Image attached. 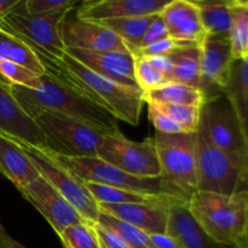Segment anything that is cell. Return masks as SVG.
<instances>
[{"instance_id":"obj_26","label":"cell","mask_w":248,"mask_h":248,"mask_svg":"<svg viewBox=\"0 0 248 248\" xmlns=\"http://www.w3.org/2000/svg\"><path fill=\"white\" fill-rule=\"evenodd\" d=\"M0 61L17 63L38 75L45 74V68L35 51L18 36L0 28Z\"/></svg>"},{"instance_id":"obj_32","label":"cell","mask_w":248,"mask_h":248,"mask_svg":"<svg viewBox=\"0 0 248 248\" xmlns=\"http://www.w3.org/2000/svg\"><path fill=\"white\" fill-rule=\"evenodd\" d=\"M154 104L160 111L166 114L174 123L178 124L186 133L198 132L202 107L186 106V104Z\"/></svg>"},{"instance_id":"obj_25","label":"cell","mask_w":248,"mask_h":248,"mask_svg":"<svg viewBox=\"0 0 248 248\" xmlns=\"http://www.w3.org/2000/svg\"><path fill=\"white\" fill-rule=\"evenodd\" d=\"M143 102L159 104H186L202 107L205 97L200 89L181 82L170 81L156 89L143 92Z\"/></svg>"},{"instance_id":"obj_15","label":"cell","mask_w":248,"mask_h":248,"mask_svg":"<svg viewBox=\"0 0 248 248\" xmlns=\"http://www.w3.org/2000/svg\"><path fill=\"white\" fill-rule=\"evenodd\" d=\"M70 17L65 18L63 40L65 48L74 47L87 51H128L126 44L119 36L98 22Z\"/></svg>"},{"instance_id":"obj_5","label":"cell","mask_w":248,"mask_h":248,"mask_svg":"<svg viewBox=\"0 0 248 248\" xmlns=\"http://www.w3.org/2000/svg\"><path fill=\"white\" fill-rule=\"evenodd\" d=\"M198 190L232 195L248 191V154L213 147L201 128L196 132Z\"/></svg>"},{"instance_id":"obj_3","label":"cell","mask_w":248,"mask_h":248,"mask_svg":"<svg viewBox=\"0 0 248 248\" xmlns=\"http://www.w3.org/2000/svg\"><path fill=\"white\" fill-rule=\"evenodd\" d=\"M188 207L206 234L222 246H241L248 216V191L232 195L196 190Z\"/></svg>"},{"instance_id":"obj_35","label":"cell","mask_w":248,"mask_h":248,"mask_svg":"<svg viewBox=\"0 0 248 248\" xmlns=\"http://www.w3.org/2000/svg\"><path fill=\"white\" fill-rule=\"evenodd\" d=\"M194 45H199V44L186 43V41H178L174 40V39L172 38H167L142 48H127L133 57H137V56H145V57H149V56L156 55H172V53H174L176 51L182 50V48L186 47H190V46Z\"/></svg>"},{"instance_id":"obj_17","label":"cell","mask_w":248,"mask_h":248,"mask_svg":"<svg viewBox=\"0 0 248 248\" xmlns=\"http://www.w3.org/2000/svg\"><path fill=\"white\" fill-rule=\"evenodd\" d=\"M171 0H99L80 2L74 9L78 18L92 22L126 17L153 16L164 10Z\"/></svg>"},{"instance_id":"obj_40","label":"cell","mask_w":248,"mask_h":248,"mask_svg":"<svg viewBox=\"0 0 248 248\" xmlns=\"http://www.w3.org/2000/svg\"><path fill=\"white\" fill-rule=\"evenodd\" d=\"M148 61L152 63L153 67L166 79L167 82L172 81L173 79V61H172L171 55H156L147 57Z\"/></svg>"},{"instance_id":"obj_34","label":"cell","mask_w":248,"mask_h":248,"mask_svg":"<svg viewBox=\"0 0 248 248\" xmlns=\"http://www.w3.org/2000/svg\"><path fill=\"white\" fill-rule=\"evenodd\" d=\"M135 58V79L138 87L143 92L156 89L166 84V79L155 69L145 56H137Z\"/></svg>"},{"instance_id":"obj_2","label":"cell","mask_w":248,"mask_h":248,"mask_svg":"<svg viewBox=\"0 0 248 248\" xmlns=\"http://www.w3.org/2000/svg\"><path fill=\"white\" fill-rule=\"evenodd\" d=\"M35 51V50H34ZM45 72L58 75L77 87L91 101L98 104L118 120L137 126L143 107V91L123 86L98 75L65 53L61 61L52 60L35 51Z\"/></svg>"},{"instance_id":"obj_33","label":"cell","mask_w":248,"mask_h":248,"mask_svg":"<svg viewBox=\"0 0 248 248\" xmlns=\"http://www.w3.org/2000/svg\"><path fill=\"white\" fill-rule=\"evenodd\" d=\"M58 237L64 248H101L93 224L78 223L65 228Z\"/></svg>"},{"instance_id":"obj_44","label":"cell","mask_w":248,"mask_h":248,"mask_svg":"<svg viewBox=\"0 0 248 248\" xmlns=\"http://www.w3.org/2000/svg\"><path fill=\"white\" fill-rule=\"evenodd\" d=\"M241 248H248V216H247V222H246V228H245L244 237H242L241 242Z\"/></svg>"},{"instance_id":"obj_29","label":"cell","mask_w":248,"mask_h":248,"mask_svg":"<svg viewBox=\"0 0 248 248\" xmlns=\"http://www.w3.org/2000/svg\"><path fill=\"white\" fill-rule=\"evenodd\" d=\"M232 27L229 41L234 60L248 56V10L242 7L237 0H230Z\"/></svg>"},{"instance_id":"obj_37","label":"cell","mask_w":248,"mask_h":248,"mask_svg":"<svg viewBox=\"0 0 248 248\" xmlns=\"http://www.w3.org/2000/svg\"><path fill=\"white\" fill-rule=\"evenodd\" d=\"M148 106V116H149L150 123L154 125L156 132L160 133H169V135H173V133H186L178 124L174 123L172 119H170L166 114L160 111L154 104L147 103Z\"/></svg>"},{"instance_id":"obj_30","label":"cell","mask_w":248,"mask_h":248,"mask_svg":"<svg viewBox=\"0 0 248 248\" xmlns=\"http://www.w3.org/2000/svg\"><path fill=\"white\" fill-rule=\"evenodd\" d=\"M97 223H101V224H104L115 230L125 240L130 248H157L150 239L149 234L108 215V213L101 212Z\"/></svg>"},{"instance_id":"obj_45","label":"cell","mask_w":248,"mask_h":248,"mask_svg":"<svg viewBox=\"0 0 248 248\" xmlns=\"http://www.w3.org/2000/svg\"><path fill=\"white\" fill-rule=\"evenodd\" d=\"M239 1V4L241 5L242 7H245V9L248 10V0H237Z\"/></svg>"},{"instance_id":"obj_38","label":"cell","mask_w":248,"mask_h":248,"mask_svg":"<svg viewBox=\"0 0 248 248\" xmlns=\"http://www.w3.org/2000/svg\"><path fill=\"white\" fill-rule=\"evenodd\" d=\"M93 229L98 237L101 248H130L125 240L111 228L101 223H94Z\"/></svg>"},{"instance_id":"obj_22","label":"cell","mask_w":248,"mask_h":248,"mask_svg":"<svg viewBox=\"0 0 248 248\" xmlns=\"http://www.w3.org/2000/svg\"><path fill=\"white\" fill-rule=\"evenodd\" d=\"M223 94L248 140V56L232 61Z\"/></svg>"},{"instance_id":"obj_12","label":"cell","mask_w":248,"mask_h":248,"mask_svg":"<svg viewBox=\"0 0 248 248\" xmlns=\"http://www.w3.org/2000/svg\"><path fill=\"white\" fill-rule=\"evenodd\" d=\"M18 191L41 213L57 235L69 225L86 222L41 174Z\"/></svg>"},{"instance_id":"obj_31","label":"cell","mask_w":248,"mask_h":248,"mask_svg":"<svg viewBox=\"0 0 248 248\" xmlns=\"http://www.w3.org/2000/svg\"><path fill=\"white\" fill-rule=\"evenodd\" d=\"M0 81L7 86L38 90L41 86V75L17 63L0 61Z\"/></svg>"},{"instance_id":"obj_46","label":"cell","mask_w":248,"mask_h":248,"mask_svg":"<svg viewBox=\"0 0 248 248\" xmlns=\"http://www.w3.org/2000/svg\"><path fill=\"white\" fill-rule=\"evenodd\" d=\"M222 248H241V247L236 246V245H232V246H222Z\"/></svg>"},{"instance_id":"obj_19","label":"cell","mask_w":248,"mask_h":248,"mask_svg":"<svg viewBox=\"0 0 248 248\" xmlns=\"http://www.w3.org/2000/svg\"><path fill=\"white\" fill-rule=\"evenodd\" d=\"M160 16L166 24L170 38L174 40L201 45L207 36L199 7L194 1L171 0L160 12Z\"/></svg>"},{"instance_id":"obj_18","label":"cell","mask_w":248,"mask_h":248,"mask_svg":"<svg viewBox=\"0 0 248 248\" xmlns=\"http://www.w3.org/2000/svg\"><path fill=\"white\" fill-rule=\"evenodd\" d=\"M124 203V205L99 206L101 212L108 213L137 229L143 230L149 235L166 234L167 220H169V208L172 203Z\"/></svg>"},{"instance_id":"obj_13","label":"cell","mask_w":248,"mask_h":248,"mask_svg":"<svg viewBox=\"0 0 248 248\" xmlns=\"http://www.w3.org/2000/svg\"><path fill=\"white\" fill-rule=\"evenodd\" d=\"M234 61L229 39L208 38L201 44V68L199 89L205 103L222 96L230 67Z\"/></svg>"},{"instance_id":"obj_20","label":"cell","mask_w":248,"mask_h":248,"mask_svg":"<svg viewBox=\"0 0 248 248\" xmlns=\"http://www.w3.org/2000/svg\"><path fill=\"white\" fill-rule=\"evenodd\" d=\"M166 235L183 248H222L206 234L188 207V201H177L169 208Z\"/></svg>"},{"instance_id":"obj_42","label":"cell","mask_w":248,"mask_h":248,"mask_svg":"<svg viewBox=\"0 0 248 248\" xmlns=\"http://www.w3.org/2000/svg\"><path fill=\"white\" fill-rule=\"evenodd\" d=\"M0 248H26L23 245L17 242L16 240L12 239V237L7 234L5 228L2 227L1 222H0Z\"/></svg>"},{"instance_id":"obj_9","label":"cell","mask_w":248,"mask_h":248,"mask_svg":"<svg viewBox=\"0 0 248 248\" xmlns=\"http://www.w3.org/2000/svg\"><path fill=\"white\" fill-rule=\"evenodd\" d=\"M15 140L28 155L39 173L80 213V216L86 222L91 224L98 222L101 210L98 203L85 186L84 182L80 181L72 172L56 162L43 148L34 147L17 140Z\"/></svg>"},{"instance_id":"obj_27","label":"cell","mask_w":248,"mask_h":248,"mask_svg":"<svg viewBox=\"0 0 248 248\" xmlns=\"http://www.w3.org/2000/svg\"><path fill=\"white\" fill-rule=\"evenodd\" d=\"M173 61V79L172 81L181 82L188 86L198 87L200 84L201 45L182 48L171 55Z\"/></svg>"},{"instance_id":"obj_10","label":"cell","mask_w":248,"mask_h":248,"mask_svg":"<svg viewBox=\"0 0 248 248\" xmlns=\"http://www.w3.org/2000/svg\"><path fill=\"white\" fill-rule=\"evenodd\" d=\"M97 157L137 178H159L161 174L154 137L133 142L121 132L104 135L97 149Z\"/></svg>"},{"instance_id":"obj_11","label":"cell","mask_w":248,"mask_h":248,"mask_svg":"<svg viewBox=\"0 0 248 248\" xmlns=\"http://www.w3.org/2000/svg\"><path fill=\"white\" fill-rule=\"evenodd\" d=\"M199 127L213 147L248 154V140L224 94L203 104Z\"/></svg>"},{"instance_id":"obj_4","label":"cell","mask_w":248,"mask_h":248,"mask_svg":"<svg viewBox=\"0 0 248 248\" xmlns=\"http://www.w3.org/2000/svg\"><path fill=\"white\" fill-rule=\"evenodd\" d=\"M162 184L169 196L182 201L198 190V145L195 133H160L154 136Z\"/></svg>"},{"instance_id":"obj_39","label":"cell","mask_w":248,"mask_h":248,"mask_svg":"<svg viewBox=\"0 0 248 248\" xmlns=\"http://www.w3.org/2000/svg\"><path fill=\"white\" fill-rule=\"evenodd\" d=\"M167 38H170V35H169V31H167L166 24H165L164 19H162V17L160 16V14H157L156 16H155V18L153 19L152 23L149 24V27H148L147 31H145L140 46L133 48L145 47V46H149L152 45V44L157 43V41H161Z\"/></svg>"},{"instance_id":"obj_41","label":"cell","mask_w":248,"mask_h":248,"mask_svg":"<svg viewBox=\"0 0 248 248\" xmlns=\"http://www.w3.org/2000/svg\"><path fill=\"white\" fill-rule=\"evenodd\" d=\"M150 239L157 248H183L169 235H150Z\"/></svg>"},{"instance_id":"obj_16","label":"cell","mask_w":248,"mask_h":248,"mask_svg":"<svg viewBox=\"0 0 248 248\" xmlns=\"http://www.w3.org/2000/svg\"><path fill=\"white\" fill-rule=\"evenodd\" d=\"M0 133L38 148H47L39 126L12 94L10 86L0 81Z\"/></svg>"},{"instance_id":"obj_43","label":"cell","mask_w":248,"mask_h":248,"mask_svg":"<svg viewBox=\"0 0 248 248\" xmlns=\"http://www.w3.org/2000/svg\"><path fill=\"white\" fill-rule=\"evenodd\" d=\"M19 0H0V18L4 17L10 10L18 4Z\"/></svg>"},{"instance_id":"obj_8","label":"cell","mask_w":248,"mask_h":248,"mask_svg":"<svg viewBox=\"0 0 248 248\" xmlns=\"http://www.w3.org/2000/svg\"><path fill=\"white\" fill-rule=\"evenodd\" d=\"M43 149L56 162L72 172L77 178H79L84 183H94L111 186V188L167 195L160 177L153 179L137 178L107 164L106 161L97 156H67V155L52 152L47 148H43Z\"/></svg>"},{"instance_id":"obj_1","label":"cell","mask_w":248,"mask_h":248,"mask_svg":"<svg viewBox=\"0 0 248 248\" xmlns=\"http://www.w3.org/2000/svg\"><path fill=\"white\" fill-rule=\"evenodd\" d=\"M12 94L31 119L43 110L70 116L106 135L119 133L118 119L85 96L80 90L58 75L45 72L38 90L10 86Z\"/></svg>"},{"instance_id":"obj_36","label":"cell","mask_w":248,"mask_h":248,"mask_svg":"<svg viewBox=\"0 0 248 248\" xmlns=\"http://www.w3.org/2000/svg\"><path fill=\"white\" fill-rule=\"evenodd\" d=\"M27 12L33 15H45L62 10H72L80 2L75 0H23Z\"/></svg>"},{"instance_id":"obj_21","label":"cell","mask_w":248,"mask_h":248,"mask_svg":"<svg viewBox=\"0 0 248 248\" xmlns=\"http://www.w3.org/2000/svg\"><path fill=\"white\" fill-rule=\"evenodd\" d=\"M0 174L18 189L35 181L40 173L18 143L0 133Z\"/></svg>"},{"instance_id":"obj_7","label":"cell","mask_w":248,"mask_h":248,"mask_svg":"<svg viewBox=\"0 0 248 248\" xmlns=\"http://www.w3.org/2000/svg\"><path fill=\"white\" fill-rule=\"evenodd\" d=\"M34 121L47 140V149L67 156H97L106 133L70 116L51 110L39 111Z\"/></svg>"},{"instance_id":"obj_6","label":"cell","mask_w":248,"mask_h":248,"mask_svg":"<svg viewBox=\"0 0 248 248\" xmlns=\"http://www.w3.org/2000/svg\"><path fill=\"white\" fill-rule=\"evenodd\" d=\"M72 10L33 15L27 12L24 1L19 0L16 6L0 18V28L18 36L33 50L61 61L65 55L63 27Z\"/></svg>"},{"instance_id":"obj_24","label":"cell","mask_w":248,"mask_h":248,"mask_svg":"<svg viewBox=\"0 0 248 248\" xmlns=\"http://www.w3.org/2000/svg\"><path fill=\"white\" fill-rule=\"evenodd\" d=\"M194 2L200 11L206 35L215 39H229L232 27L230 0H199Z\"/></svg>"},{"instance_id":"obj_14","label":"cell","mask_w":248,"mask_h":248,"mask_svg":"<svg viewBox=\"0 0 248 248\" xmlns=\"http://www.w3.org/2000/svg\"><path fill=\"white\" fill-rule=\"evenodd\" d=\"M65 53L98 75L123 86L140 89L135 79V58L130 51H87L67 47Z\"/></svg>"},{"instance_id":"obj_28","label":"cell","mask_w":248,"mask_h":248,"mask_svg":"<svg viewBox=\"0 0 248 248\" xmlns=\"http://www.w3.org/2000/svg\"><path fill=\"white\" fill-rule=\"evenodd\" d=\"M155 16L156 15L107 19V21H101L98 23L103 24L106 28L113 31L116 36H119L126 44L127 47H138L148 27L155 18Z\"/></svg>"},{"instance_id":"obj_23","label":"cell","mask_w":248,"mask_h":248,"mask_svg":"<svg viewBox=\"0 0 248 248\" xmlns=\"http://www.w3.org/2000/svg\"><path fill=\"white\" fill-rule=\"evenodd\" d=\"M85 186L92 198L98 205H124V203H159V202H173L182 201L178 199L171 198L169 195L153 193H140V191L126 190V189L111 188V186H101L94 183H85Z\"/></svg>"}]
</instances>
